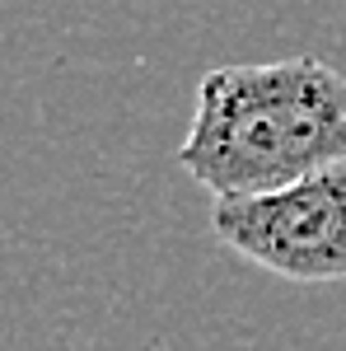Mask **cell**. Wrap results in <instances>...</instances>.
<instances>
[{
  "instance_id": "obj_1",
  "label": "cell",
  "mask_w": 346,
  "mask_h": 351,
  "mask_svg": "<svg viewBox=\"0 0 346 351\" xmlns=\"http://www.w3.org/2000/svg\"><path fill=\"white\" fill-rule=\"evenodd\" d=\"M332 160H346V75L328 61H239L201 75L178 164L211 197L281 188Z\"/></svg>"
},
{
  "instance_id": "obj_2",
  "label": "cell",
  "mask_w": 346,
  "mask_h": 351,
  "mask_svg": "<svg viewBox=\"0 0 346 351\" xmlns=\"http://www.w3.org/2000/svg\"><path fill=\"white\" fill-rule=\"evenodd\" d=\"M211 230L239 258L281 281H346V160L267 192L215 197Z\"/></svg>"
}]
</instances>
